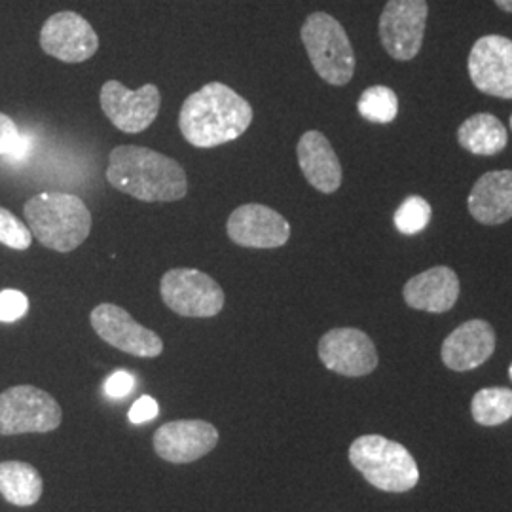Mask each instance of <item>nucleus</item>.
Masks as SVG:
<instances>
[{
    "instance_id": "nucleus-8",
    "label": "nucleus",
    "mask_w": 512,
    "mask_h": 512,
    "mask_svg": "<svg viewBox=\"0 0 512 512\" xmlns=\"http://www.w3.org/2000/svg\"><path fill=\"white\" fill-rule=\"evenodd\" d=\"M427 16V0H387L380 16L385 52L397 61H410L420 54Z\"/></svg>"
},
{
    "instance_id": "nucleus-11",
    "label": "nucleus",
    "mask_w": 512,
    "mask_h": 512,
    "mask_svg": "<svg viewBox=\"0 0 512 512\" xmlns=\"http://www.w3.org/2000/svg\"><path fill=\"white\" fill-rule=\"evenodd\" d=\"M40 46L65 63H84L99 50V37L88 19L76 12H57L46 19L40 31Z\"/></svg>"
},
{
    "instance_id": "nucleus-14",
    "label": "nucleus",
    "mask_w": 512,
    "mask_h": 512,
    "mask_svg": "<svg viewBox=\"0 0 512 512\" xmlns=\"http://www.w3.org/2000/svg\"><path fill=\"white\" fill-rule=\"evenodd\" d=\"M471 80L486 95L512 99V40L501 35L478 38L469 55Z\"/></svg>"
},
{
    "instance_id": "nucleus-3",
    "label": "nucleus",
    "mask_w": 512,
    "mask_h": 512,
    "mask_svg": "<svg viewBox=\"0 0 512 512\" xmlns=\"http://www.w3.org/2000/svg\"><path fill=\"white\" fill-rule=\"evenodd\" d=\"M23 213L33 238L57 253H71L92 230V213L74 194L42 192L25 203Z\"/></svg>"
},
{
    "instance_id": "nucleus-26",
    "label": "nucleus",
    "mask_w": 512,
    "mask_h": 512,
    "mask_svg": "<svg viewBox=\"0 0 512 512\" xmlns=\"http://www.w3.org/2000/svg\"><path fill=\"white\" fill-rule=\"evenodd\" d=\"M29 150V141L19 133L14 120L0 112V156L10 160H23Z\"/></svg>"
},
{
    "instance_id": "nucleus-23",
    "label": "nucleus",
    "mask_w": 512,
    "mask_h": 512,
    "mask_svg": "<svg viewBox=\"0 0 512 512\" xmlns=\"http://www.w3.org/2000/svg\"><path fill=\"white\" fill-rule=\"evenodd\" d=\"M357 109L368 122L391 124L399 114V99L387 86H372L359 97Z\"/></svg>"
},
{
    "instance_id": "nucleus-28",
    "label": "nucleus",
    "mask_w": 512,
    "mask_h": 512,
    "mask_svg": "<svg viewBox=\"0 0 512 512\" xmlns=\"http://www.w3.org/2000/svg\"><path fill=\"white\" fill-rule=\"evenodd\" d=\"M158 414H160L158 403L152 397L145 395V397H141V399H137L133 403L131 410H129L128 418L133 423H145V421L154 420Z\"/></svg>"
},
{
    "instance_id": "nucleus-24",
    "label": "nucleus",
    "mask_w": 512,
    "mask_h": 512,
    "mask_svg": "<svg viewBox=\"0 0 512 512\" xmlns=\"http://www.w3.org/2000/svg\"><path fill=\"white\" fill-rule=\"evenodd\" d=\"M431 220V205L421 196L406 198L395 213V226L404 236H416Z\"/></svg>"
},
{
    "instance_id": "nucleus-21",
    "label": "nucleus",
    "mask_w": 512,
    "mask_h": 512,
    "mask_svg": "<svg viewBox=\"0 0 512 512\" xmlns=\"http://www.w3.org/2000/svg\"><path fill=\"white\" fill-rule=\"evenodd\" d=\"M458 141L461 147L476 156H495L507 147L509 135L505 126L494 114L480 112L467 118L458 129Z\"/></svg>"
},
{
    "instance_id": "nucleus-9",
    "label": "nucleus",
    "mask_w": 512,
    "mask_h": 512,
    "mask_svg": "<svg viewBox=\"0 0 512 512\" xmlns=\"http://www.w3.org/2000/svg\"><path fill=\"white\" fill-rule=\"evenodd\" d=\"M92 327L101 340L133 357L154 359L164 353V342L154 330L137 323L129 311L116 304H99L90 315Z\"/></svg>"
},
{
    "instance_id": "nucleus-32",
    "label": "nucleus",
    "mask_w": 512,
    "mask_h": 512,
    "mask_svg": "<svg viewBox=\"0 0 512 512\" xmlns=\"http://www.w3.org/2000/svg\"><path fill=\"white\" fill-rule=\"evenodd\" d=\"M511 129H512V116H511Z\"/></svg>"
},
{
    "instance_id": "nucleus-15",
    "label": "nucleus",
    "mask_w": 512,
    "mask_h": 512,
    "mask_svg": "<svg viewBox=\"0 0 512 512\" xmlns=\"http://www.w3.org/2000/svg\"><path fill=\"white\" fill-rule=\"evenodd\" d=\"M228 236L241 247L277 249L291 238V224L268 205L245 203L230 215Z\"/></svg>"
},
{
    "instance_id": "nucleus-6",
    "label": "nucleus",
    "mask_w": 512,
    "mask_h": 512,
    "mask_svg": "<svg viewBox=\"0 0 512 512\" xmlns=\"http://www.w3.org/2000/svg\"><path fill=\"white\" fill-rule=\"evenodd\" d=\"M63 421V410L50 393L35 385H14L0 393V435L16 437L52 433Z\"/></svg>"
},
{
    "instance_id": "nucleus-27",
    "label": "nucleus",
    "mask_w": 512,
    "mask_h": 512,
    "mask_svg": "<svg viewBox=\"0 0 512 512\" xmlns=\"http://www.w3.org/2000/svg\"><path fill=\"white\" fill-rule=\"evenodd\" d=\"M29 311V298L16 289L0 293V323H14Z\"/></svg>"
},
{
    "instance_id": "nucleus-19",
    "label": "nucleus",
    "mask_w": 512,
    "mask_h": 512,
    "mask_svg": "<svg viewBox=\"0 0 512 512\" xmlns=\"http://www.w3.org/2000/svg\"><path fill=\"white\" fill-rule=\"evenodd\" d=\"M469 211L478 222L495 226L512 219V171H490L469 194Z\"/></svg>"
},
{
    "instance_id": "nucleus-20",
    "label": "nucleus",
    "mask_w": 512,
    "mask_h": 512,
    "mask_svg": "<svg viewBox=\"0 0 512 512\" xmlns=\"http://www.w3.org/2000/svg\"><path fill=\"white\" fill-rule=\"evenodd\" d=\"M44 492L42 476L31 463L2 461L0 463V495L16 507H33Z\"/></svg>"
},
{
    "instance_id": "nucleus-25",
    "label": "nucleus",
    "mask_w": 512,
    "mask_h": 512,
    "mask_svg": "<svg viewBox=\"0 0 512 512\" xmlns=\"http://www.w3.org/2000/svg\"><path fill=\"white\" fill-rule=\"evenodd\" d=\"M0 243L14 251H25L33 243L29 226L4 207H0Z\"/></svg>"
},
{
    "instance_id": "nucleus-17",
    "label": "nucleus",
    "mask_w": 512,
    "mask_h": 512,
    "mask_svg": "<svg viewBox=\"0 0 512 512\" xmlns=\"http://www.w3.org/2000/svg\"><path fill=\"white\" fill-rule=\"evenodd\" d=\"M298 165L306 181L323 194H332L342 186V164L321 131H306L296 147Z\"/></svg>"
},
{
    "instance_id": "nucleus-12",
    "label": "nucleus",
    "mask_w": 512,
    "mask_h": 512,
    "mask_svg": "<svg viewBox=\"0 0 512 512\" xmlns=\"http://www.w3.org/2000/svg\"><path fill=\"white\" fill-rule=\"evenodd\" d=\"M219 444V429L203 420H175L154 433V452L167 463L186 465L205 458Z\"/></svg>"
},
{
    "instance_id": "nucleus-30",
    "label": "nucleus",
    "mask_w": 512,
    "mask_h": 512,
    "mask_svg": "<svg viewBox=\"0 0 512 512\" xmlns=\"http://www.w3.org/2000/svg\"><path fill=\"white\" fill-rule=\"evenodd\" d=\"M495 4H497L503 12H509V14H512V0H495Z\"/></svg>"
},
{
    "instance_id": "nucleus-29",
    "label": "nucleus",
    "mask_w": 512,
    "mask_h": 512,
    "mask_svg": "<svg viewBox=\"0 0 512 512\" xmlns=\"http://www.w3.org/2000/svg\"><path fill=\"white\" fill-rule=\"evenodd\" d=\"M133 389V376L124 370H118L110 374L109 380L105 382V393L114 399H122Z\"/></svg>"
},
{
    "instance_id": "nucleus-4",
    "label": "nucleus",
    "mask_w": 512,
    "mask_h": 512,
    "mask_svg": "<svg viewBox=\"0 0 512 512\" xmlns=\"http://www.w3.org/2000/svg\"><path fill=\"white\" fill-rule=\"evenodd\" d=\"M351 465L366 482L382 492L403 494L420 482L416 459L395 440L382 435H363L349 446Z\"/></svg>"
},
{
    "instance_id": "nucleus-5",
    "label": "nucleus",
    "mask_w": 512,
    "mask_h": 512,
    "mask_svg": "<svg viewBox=\"0 0 512 512\" xmlns=\"http://www.w3.org/2000/svg\"><path fill=\"white\" fill-rule=\"evenodd\" d=\"M300 37L315 73L330 86H346L355 73V52L342 23L327 12H313Z\"/></svg>"
},
{
    "instance_id": "nucleus-13",
    "label": "nucleus",
    "mask_w": 512,
    "mask_h": 512,
    "mask_svg": "<svg viewBox=\"0 0 512 512\" xmlns=\"http://www.w3.org/2000/svg\"><path fill=\"white\" fill-rule=\"evenodd\" d=\"M319 359L332 372L348 378L368 376L378 366V351L359 329H332L319 340Z\"/></svg>"
},
{
    "instance_id": "nucleus-10",
    "label": "nucleus",
    "mask_w": 512,
    "mask_h": 512,
    "mask_svg": "<svg viewBox=\"0 0 512 512\" xmlns=\"http://www.w3.org/2000/svg\"><path fill=\"white\" fill-rule=\"evenodd\" d=\"M99 101L112 126L124 133H141L150 128L162 105L160 90L154 84H145L131 92L118 80L103 84Z\"/></svg>"
},
{
    "instance_id": "nucleus-2",
    "label": "nucleus",
    "mask_w": 512,
    "mask_h": 512,
    "mask_svg": "<svg viewBox=\"0 0 512 512\" xmlns=\"http://www.w3.org/2000/svg\"><path fill=\"white\" fill-rule=\"evenodd\" d=\"M107 181L141 202H179L188 192L183 165L152 148L124 145L109 156Z\"/></svg>"
},
{
    "instance_id": "nucleus-7",
    "label": "nucleus",
    "mask_w": 512,
    "mask_h": 512,
    "mask_svg": "<svg viewBox=\"0 0 512 512\" xmlns=\"http://www.w3.org/2000/svg\"><path fill=\"white\" fill-rule=\"evenodd\" d=\"M165 306L181 317H215L224 308V291L211 275L194 268L165 272L160 283Z\"/></svg>"
},
{
    "instance_id": "nucleus-18",
    "label": "nucleus",
    "mask_w": 512,
    "mask_h": 512,
    "mask_svg": "<svg viewBox=\"0 0 512 512\" xmlns=\"http://www.w3.org/2000/svg\"><path fill=\"white\" fill-rule=\"evenodd\" d=\"M403 294L406 304L414 310L444 313L458 302V275L448 266H435L406 281Z\"/></svg>"
},
{
    "instance_id": "nucleus-31",
    "label": "nucleus",
    "mask_w": 512,
    "mask_h": 512,
    "mask_svg": "<svg viewBox=\"0 0 512 512\" xmlns=\"http://www.w3.org/2000/svg\"><path fill=\"white\" fill-rule=\"evenodd\" d=\"M509 376H511V380H512V365H511V368H509Z\"/></svg>"
},
{
    "instance_id": "nucleus-1",
    "label": "nucleus",
    "mask_w": 512,
    "mask_h": 512,
    "mask_svg": "<svg viewBox=\"0 0 512 512\" xmlns=\"http://www.w3.org/2000/svg\"><path fill=\"white\" fill-rule=\"evenodd\" d=\"M253 122L247 99L220 82H209L184 99L179 128L186 143L196 148L226 145L241 137Z\"/></svg>"
},
{
    "instance_id": "nucleus-22",
    "label": "nucleus",
    "mask_w": 512,
    "mask_h": 512,
    "mask_svg": "<svg viewBox=\"0 0 512 512\" xmlns=\"http://www.w3.org/2000/svg\"><path fill=\"white\" fill-rule=\"evenodd\" d=\"M471 414L484 427L501 425L512 418V391L509 387H486L473 397Z\"/></svg>"
},
{
    "instance_id": "nucleus-16",
    "label": "nucleus",
    "mask_w": 512,
    "mask_h": 512,
    "mask_svg": "<svg viewBox=\"0 0 512 512\" xmlns=\"http://www.w3.org/2000/svg\"><path fill=\"white\" fill-rule=\"evenodd\" d=\"M495 351L494 327L482 319L459 325L442 344V361L450 370L467 372L484 365Z\"/></svg>"
}]
</instances>
